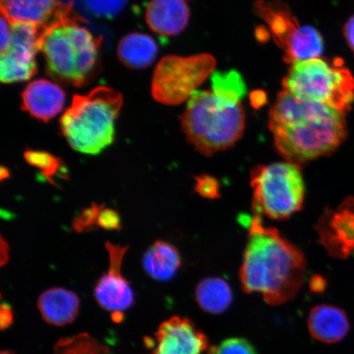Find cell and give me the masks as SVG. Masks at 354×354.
Masks as SVG:
<instances>
[{
    "label": "cell",
    "instance_id": "obj_1",
    "mask_svg": "<svg viewBox=\"0 0 354 354\" xmlns=\"http://www.w3.org/2000/svg\"><path fill=\"white\" fill-rule=\"evenodd\" d=\"M268 127L277 152L302 165L334 153L347 137L345 115L329 105L279 93L269 112Z\"/></svg>",
    "mask_w": 354,
    "mask_h": 354
},
{
    "label": "cell",
    "instance_id": "obj_2",
    "mask_svg": "<svg viewBox=\"0 0 354 354\" xmlns=\"http://www.w3.org/2000/svg\"><path fill=\"white\" fill-rule=\"evenodd\" d=\"M306 272L303 252L254 214L240 270L243 291L261 294L268 304L280 305L295 297Z\"/></svg>",
    "mask_w": 354,
    "mask_h": 354
},
{
    "label": "cell",
    "instance_id": "obj_3",
    "mask_svg": "<svg viewBox=\"0 0 354 354\" xmlns=\"http://www.w3.org/2000/svg\"><path fill=\"white\" fill-rule=\"evenodd\" d=\"M75 15L44 29L38 41L50 77L75 87L85 86L95 77L100 66L101 37L80 25Z\"/></svg>",
    "mask_w": 354,
    "mask_h": 354
},
{
    "label": "cell",
    "instance_id": "obj_4",
    "mask_svg": "<svg viewBox=\"0 0 354 354\" xmlns=\"http://www.w3.org/2000/svg\"><path fill=\"white\" fill-rule=\"evenodd\" d=\"M180 120L189 143L209 157L232 147L241 139L246 115L241 102L224 99L212 91H197Z\"/></svg>",
    "mask_w": 354,
    "mask_h": 354
},
{
    "label": "cell",
    "instance_id": "obj_5",
    "mask_svg": "<svg viewBox=\"0 0 354 354\" xmlns=\"http://www.w3.org/2000/svg\"><path fill=\"white\" fill-rule=\"evenodd\" d=\"M122 104L121 93L108 86L75 95L59 120L62 135L75 151L99 154L114 142L115 122Z\"/></svg>",
    "mask_w": 354,
    "mask_h": 354
},
{
    "label": "cell",
    "instance_id": "obj_6",
    "mask_svg": "<svg viewBox=\"0 0 354 354\" xmlns=\"http://www.w3.org/2000/svg\"><path fill=\"white\" fill-rule=\"evenodd\" d=\"M282 85L299 99L329 105L344 115L354 102V77L342 59L295 62Z\"/></svg>",
    "mask_w": 354,
    "mask_h": 354
},
{
    "label": "cell",
    "instance_id": "obj_7",
    "mask_svg": "<svg viewBox=\"0 0 354 354\" xmlns=\"http://www.w3.org/2000/svg\"><path fill=\"white\" fill-rule=\"evenodd\" d=\"M255 215L290 218L302 209L305 185L301 166L289 161L256 166L250 172Z\"/></svg>",
    "mask_w": 354,
    "mask_h": 354
},
{
    "label": "cell",
    "instance_id": "obj_8",
    "mask_svg": "<svg viewBox=\"0 0 354 354\" xmlns=\"http://www.w3.org/2000/svg\"><path fill=\"white\" fill-rule=\"evenodd\" d=\"M216 65L209 54L162 57L153 75V98L165 105L184 103L214 73Z\"/></svg>",
    "mask_w": 354,
    "mask_h": 354
},
{
    "label": "cell",
    "instance_id": "obj_9",
    "mask_svg": "<svg viewBox=\"0 0 354 354\" xmlns=\"http://www.w3.org/2000/svg\"><path fill=\"white\" fill-rule=\"evenodd\" d=\"M11 32L10 46L0 57V79L6 84L28 81L37 74L35 55L41 29L32 24H17L11 25Z\"/></svg>",
    "mask_w": 354,
    "mask_h": 354
},
{
    "label": "cell",
    "instance_id": "obj_10",
    "mask_svg": "<svg viewBox=\"0 0 354 354\" xmlns=\"http://www.w3.org/2000/svg\"><path fill=\"white\" fill-rule=\"evenodd\" d=\"M109 268L96 283L95 297L101 308L113 313V318H123L122 312L127 311L135 303V294L130 282L122 274V265L128 250V246L114 245L107 242Z\"/></svg>",
    "mask_w": 354,
    "mask_h": 354
},
{
    "label": "cell",
    "instance_id": "obj_11",
    "mask_svg": "<svg viewBox=\"0 0 354 354\" xmlns=\"http://www.w3.org/2000/svg\"><path fill=\"white\" fill-rule=\"evenodd\" d=\"M151 354H203L209 349V342L203 330L189 318L174 316L163 322L155 339L146 340Z\"/></svg>",
    "mask_w": 354,
    "mask_h": 354
},
{
    "label": "cell",
    "instance_id": "obj_12",
    "mask_svg": "<svg viewBox=\"0 0 354 354\" xmlns=\"http://www.w3.org/2000/svg\"><path fill=\"white\" fill-rule=\"evenodd\" d=\"M1 13L10 24H32L41 29L74 15L72 0H0Z\"/></svg>",
    "mask_w": 354,
    "mask_h": 354
},
{
    "label": "cell",
    "instance_id": "obj_13",
    "mask_svg": "<svg viewBox=\"0 0 354 354\" xmlns=\"http://www.w3.org/2000/svg\"><path fill=\"white\" fill-rule=\"evenodd\" d=\"M21 109L44 122L55 118L64 109L65 91L46 79L35 80L21 92Z\"/></svg>",
    "mask_w": 354,
    "mask_h": 354
},
{
    "label": "cell",
    "instance_id": "obj_14",
    "mask_svg": "<svg viewBox=\"0 0 354 354\" xmlns=\"http://www.w3.org/2000/svg\"><path fill=\"white\" fill-rule=\"evenodd\" d=\"M189 10L184 0H151L145 12V20L153 32L174 37L187 28Z\"/></svg>",
    "mask_w": 354,
    "mask_h": 354
},
{
    "label": "cell",
    "instance_id": "obj_15",
    "mask_svg": "<svg viewBox=\"0 0 354 354\" xmlns=\"http://www.w3.org/2000/svg\"><path fill=\"white\" fill-rule=\"evenodd\" d=\"M308 327L310 335L318 342L335 344L342 342L351 329L346 313L330 304H320L309 313Z\"/></svg>",
    "mask_w": 354,
    "mask_h": 354
},
{
    "label": "cell",
    "instance_id": "obj_16",
    "mask_svg": "<svg viewBox=\"0 0 354 354\" xmlns=\"http://www.w3.org/2000/svg\"><path fill=\"white\" fill-rule=\"evenodd\" d=\"M38 308L43 319L48 324L64 326L78 316L80 299L76 293L64 288H52L39 296Z\"/></svg>",
    "mask_w": 354,
    "mask_h": 354
},
{
    "label": "cell",
    "instance_id": "obj_17",
    "mask_svg": "<svg viewBox=\"0 0 354 354\" xmlns=\"http://www.w3.org/2000/svg\"><path fill=\"white\" fill-rule=\"evenodd\" d=\"M254 10L256 15L267 22L274 39L284 51L301 26L289 6L281 1L259 0Z\"/></svg>",
    "mask_w": 354,
    "mask_h": 354
},
{
    "label": "cell",
    "instance_id": "obj_18",
    "mask_svg": "<svg viewBox=\"0 0 354 354\" xmlns=\"http://www.w3.org/2000/svg\"><path fill=\"white\" fill-rule=\"evenodd\" d=\"M158 46L150 35L133 32L124 37L118 46V59L132 69L151 66L158 55Z\"/></svg>",
    "mask_w": 354,
    "mask_h": 354
},
{
    "label": "cell",
    "instance_id": "obj_19",
    "mask_svg": "<svg viewBox=\"0 0 354 354\" xmlns=\"http://www.w3.org/2000/svg\"><path fill=\"white\" fill-rule=\"evenodd\" d=\"M145 272L154 280L168 281L180 268L179 250L172 243L158 241L145 252L143 258Z\"/></svg>",
    "mask_w": 354,
    "mask_h": 354
},
{
    "label": "cell",
    "instance_id": "obj_20",
    "mask_svg": "<svg viewBox=\"0 0 354 354\" xmlns=\"http://www.w3.org/2000/svg\"><path fill=\"white\" fill-rule=\"evenodd\" d=\"M197 304L203 311L218 315L227 311L233 303V292L227 281L221 277H207L196 290Z\"/></svg>",
    "mask_w": 354,
    "mask_h": 354
},
{
    "label": "cell",
    "instance_id": "obj_21",
    "mask_svg": "<svg viewBox=\"0 0 354 354\" xmlns=\"http://www.w3.org/2000/svg\"><path fill=\"white\" fill-rule=\"evenodd\" d=\"M324 50L322 35L311 26H301L284 50V61L293 64L320 57Z\"/></svg>",
    "mask_w": 354,
    "mask_h": 354
},
{
    "label": "cell",
    "instance_id": "obj_22",
    "mask_svg": "<svg viewBox=\"0 0 354 354\" xmlns=\"http://www.w3.org/2000/svg\"><path fill=\"white\" fill-rule=\"evenodd\" d=\"M212 91L224 99L241 102L246 93V86L241 75L232 70L229 72H214L212 74Z\"/></svg>",
    "mask_w": 354,
    "mask_h": 354
},
{
    "label": "cell",
    "instance_id": "obj_23",
    "mask_svg": "<svg viewBox=\"0 0 354 354\" xmlns=\"http://www.w3.org/2000/svg\"><path fill=\"white\" fill-rule=\"evenodd\" d=\"M54 352L55 354H109L106 345L86 333L59 339Z\"/></svg>",
    "mask_w": 354,
    "mask_h": 354
},
{
    "label": "cell",
    "instance_id": "obj_24",
    "mask_svg": "<svg viewBox=\"0 0 354 354\" xmlns=\"http://www.w3.org/2000/svg\"><path fill=\"white\" fill-rule=\"evenodd\" d=\"M24 158L30 166L38 168L48 183L55 185V177L64 168V162L59 157L46 151L28 149L24 153Z\"/></svg>",
    "mask_w": 354,
    "mask_h": 354
},
{
    "label": "cell",
    "instance_id": "obj_25",
    "mask_svg": "<svg viewBox=\"0 0 354 354\" xmlns=\"http://www.w3.org/2000/svg\"><path fill=\"white\" fill-rule=\"evenodd\" d=\"M93 15L111 19L119 15L127 6V0H84Z\"/></svg>",
    "mask_w": 354,
    "mask_h": 354
},
{
    "label": "cell",
    "instance_id": "obj_26",
    "mask_svg": "<svg viewBox=\"0 0 354 354\" xmlns=\"http://www.w3.org/2000/svg\"><path fill=\"white\" fill-rule=\"evenodd\" d=\"M207 354H258L249 340L240 337L224 339L209 349Z\"/></svg>",
    "mask_w": 354,
    "mask_h": 354
},
{
    "label": "cell",
    "instance_id": "obj_27",
    "mask_svg": "<svg viewBox=\"0 0 354 354\" xmlns=\"http://www.w3.org/2000/svg\"><path fill=\"white\" fill-rule=\"evenodd\" d=\"M104 205H97L95 203H91L90 207L82 210L73 221V227L75 232L83 233L93 231L97 225L99 215Z\"/></svg>",
    "mask_w": 354,
    "mask_h": 354
},
{
    "label": "cell",
    "instance_id": "obj_28",
    "mask_svg": "<svg viewBox=\"0 0 354 354\" xmlns=\"http://www.w3.org/2000/svg\"><path fill=\"white\" fill-rule=\"evenodd\" d=\"M194 189L199 196L214 199L220 196V184L214 176L203 174L196 177Z\"/></svg>",
    "mask_w": 354,
    "mask_h": 354
},
{
    "label": "cell",
    "instance_id": "obj_29",
    "mask_svg": "<svg viewBox=\"0 0 354 354\" xmlns=\"http://www.w3.org/2000/svg\"><path fill=\"white\" fill-rule=\"evenodd\" d=\"M97 227L108 231H119L122 229L120 215L116 210L104 207L99 215Z\"/></svg>",
    "mask_w": 354,
    "mask_h": 354
},
{
    "label": "cell",
    "instance_id": "obj_30",
    "mask_svg": "<svg viewBox=\"0 0 354 354\" xmlns=\"http://www.w3.org/2000/svg\"><path fill=\"white\" fill-rule=\"evenodd\" d=\"M12 32L11 25L10 22L1 15V43H0V48H1V53L6 51L11 42Z\"/></svg>",
    "mask_w": 354,
    "mask_h": 354
},
{
    "label": "cell",
    "instance_id": "obj_31",
    "mask_svg": "<svg viewBox=\"0 0 354 354\" xmlns=\"http://www.w3.org/2000/svg\"><path fill=\"white\" fill-rule=\"evenodd\" d=\"M13 313L10 305L2 303L0 308V327L2 330L7 329L12 324Z\"/></svg>",
    "mask_w": 354,
    "mask_h": 354
},
{
    "label": "cell",
    "instance_id": "obj_32",
    "mask_svg": "<svg viewBox=\"0 0 354 354\" xmlns=\"http://www.w3.org/2000/svg\"><path fill=\"white\" fill-rule=\"evenodd\" d=\"M343 34L348 46L354 54V15L344 24Z\"/></svg>",
    "mask_w": 354,
    "mask_h": 354
},
{
    "label": "cell",
    "instance_id": "obj_33",
    "mask_svg": "<svg viewBox=\"0 0 354 354\" xmlns=\"http://www.w3.org/2000/svg\"><path fill=\"white\" fill-rule=\"evenodd\" d=\"M0 256H1V259H0V263H1V266L6 265L8 263V260H10V247H8V243L4 241V239L1 237V245H0Z\"/></svg>",
    "mask_w": 354,
    "mask_h": 354
},
{
    "label": "cell",
    "instance_id": "obj_34",
    "mask_svg": "<svg viewBox=\"0 0 354 354\" xmlns=\"http://www.w3.org/2000/svg\"><path fill=\"white\" fill-rule=\"evenodd\" d=\"M10 171L6 167L2 166L1 170H0V179L3 180L4 179L10 178Z\"/></svg>",
    "mask_w": 354,
    "mask_h": 354
},
{
    "label": "cell",
    "instance_id": "obj_35",
    "mask_svg": "<svg viewBox=\"0 0 354 354\" xmlns=\"http://www.w3.org/2000/svg\"><path fill=\"white\" fill-rule=\"evenodd\" d=\"M1 354H15V353L10 351H2Z\"/></svg>",
    "mask_w": 354,
    "mask_h": 354
}]
</instances>
